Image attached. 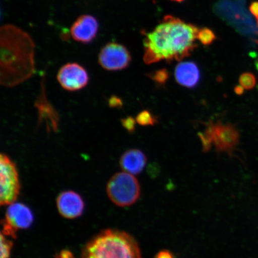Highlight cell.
Wrapping results in <instances>:
<instances>
[{
  "instance_id": "6da1fadb",
  "label": "cell",
  "mask_w": 258,
  "mask_h": 258,
  "mask_svg": "<svg viewBox=\"0 0 258 258\" xmlns=\"http://www.w3.org/2000/svg\"><path fill=\"white\" fill-rule=\"evenodd\" d=\"M199 29L173 16H166L153 31L144 32V62L180 61L197 47Z\"/></svg>"
},
{
  "instance_id": "7a4b0ae2",
  "label": "cell",
  "mask_w": 258,
  "mask_h": 258,
  "mask_svg": "<svg viewBox=\"0 0 258 258\" xmlns=\"http://www.w3.org/2000/svg\"><path fill=\"white\" fill-rule=\"evenodd\" d=\"M0 34V82L3 86L13 88L35 73L34 44L27 32L14 25L3 26Z\"/></svg>"
},
{
  "instance_id": "3957f363",
  "label": "cell",
  "mask_w": 258,
  "mask_h": 258,
  "mask_svg": "<svg viewBox=\"0 0 258 258\" xmlns=\"http://www.w3.org/2000/svg\"><path fill=\"white\" fill-rule=\"evenodd\" d=\"M81 258H141L137 241L125 232L104 230L83 248Z\"/></svg>"
},
{
  "instance_id": "277c9868",
  "label": "cell",
  "mask_w": 258,
  "mask_h": 258,
  "mask_svg": "<svg viewBox=\"0 0 258 258\" xmlns=\"http://www.w3.org/2000/svg\"><path fill=\"white\" fill-rule=\"evenodd\" d=\"M106 192L115 205L126 207L137 202L140 198L141 188L136 177L124 172L112 176L106 186Z\"/></svg>"
},
{
  "instance_id": "5b68a950",
  "label": "cell",
  "mask_w": 258,
  "mask_h": 258,
  "mask_svg": "<svg viewBox=\"0 0 258 258\" xmlns=\"http://www.w3.org/2000/svg\"><path fill=\"white\" fill-rule=\"evenodd\" d=\"M0 204L11 205L17 200L21 185L16 164L6 154L0 156Z\"/></svg>"
},
{
  "instance_id": "8992f818",
  "label": "cell",
  "mask_w": 258,
  "mask_h": 258,
  "mask_svg": "<svg viewBox=\"0 0 258 258\" xmlns=\"http://www.w3.org/2000/svg\"><path fill=\"white\" fill-rule=\"evenodd\" d=\"M202 134L210 143L215 145L219 152L231 154L239 143V132L234 125L231 124L211 122Z\"/></svg>"
},
{
  "instance_id": "52a82bcc",
  "label": "cell",
  "mask_w": 258,
  "mask_h": 258,
  "mask_svg": "<svg viewBox=\"0 0 258 258\" xmlns=\"http://www.w3.org/2000/svg\"><path fill=\"white\" fill-rule=\"evenodd\" d=\"M33 221V214L28 206L20 203H13L9 205L2 222V233L15 238L16 231L30 228Z\"/></svg>"
},
{
  "instance_id": "ba28073f",
  "label": "cell",
  "mask_w": 258,
  "mask_h": 258,
  "mask_svg": "<svg viewBox=\"0 0 258 258\" xmlns=\"http://www.w3.org/2000/svg\"><path fill=\"white\" fill-rule=\"evenodd\" d=\"M132 57L123 45L111 42L106 44L100 51L98 62L103 69L115 72L124 70L130 64Z\"/></svg>"
},
{
  "instance_id": "9c48e42d",
  "label": "cell",
  "mask_w": 258,
  "mask_h": 258,
  "mask_svg": "<svg viewBox=\"0 0 258 258\" xmlns=\"http://www.w3.org/2000/svg\"><path fill=\"white\" fill-rule=\"evenodd\" d=\"M58 82L68 91H77L88 85L89 77L88 72L77 63H68L60 68L57 75Z\"/></svg>"
},
{
  "instance_id": "30bf717a",
  "label": "cell",
  "mask_w": 258,
  "mask_h": 258,
  "mask_svg": "<svg viewBox=\"0 0 258 258\" xmlns=\"http://www.w3.org/2000/svg\"><path fill=\"white\" fill-rule=\"evenodd\" d=\"M98 20L92 15L80 16L71 28V34L74 40L82 43H89L95 39L98 34Z\"/></svg>"
},
{
  "instance_id": "8fae6325",
  "label": "cell",
  "mask_w": 258,
  "mask_h": 258,
  "mask_svg": "<svg viewBox=\"0 0 258 258\" xmlns=\"http://www.w3.org/2000/svg\"><path fill=\"white\" fill-rule=\"evenodd\" d=\"M57 208L59 214L67 219H75L82 215L85 203L78 193L73 191L62 192L58 196Z\"/></svg>"
},
{
  "instance_id": "7c38bea8",
  "label": "cell",
  "mask_w": 258,
  "mask_h": 258,
  "mask_svg": "<svg viewBox=\"0 0 258 258\" xmlns=\"http://www.w3.org/2000/svg\"><path fill=\"white\" fill-rule=\"evenodd\" d=\"M38 111V121L45 122L48 131L57 132L59 126V117L57 112L47 100L43 88L35 104Z\"/></svg>"
},
{
  "instance_id": "4fadbf2b",
  "label": "cell",
  "mask_w": 258,
  "mask_h": 258,
  "mask_svg": "<svg viewBox=\"0 0 258 258\" xmlns=\"http://www.w3.org/2000/svg\"><path fill=\"white\" fill-rule=\"evenodd\" d=\"M177 83L187 88H193L198 85L201 72L197 64L193 62H183L177 64L175 70Z\"/></svg>"
},
{
  "instance_id": "5bb4252c",
  "label": "cell",
  "mask_w": 258,
  "mask_h": 258,
  "mask_svg": "<svg viewBox=\"0 0 258 258\" xmlns=\"http://www.w3.org/2000/svg\"><path fill=\"white\" fill-rule=\"evenodd\" d=\"M147 159L145 154L140 150L131 149L125 151L120 160V166L124 172L138 175L143 172L146 165Z\"/></svg>"
},
{
  "instance_id": "9a60e30c",
  "label": "cell",
  "mask_w": 258,
  "mask_h": 258,
  "mask_svg": "<svg viewBox=\"0 0 258 258\" xmlns=\"http://www.w3.org/2000/svg\"><path fill=\"white\" fill-rule=\"evenodd\" d=\"M138 123L143 126L154 125L158 123V118L149 110H143L139 113L136 118Z\"/></svg>"
},
{
  "instance_id": "2e32d148",
  "label": "cell",
  "mask_w": 258,
  "mask_h": 258,
  "mask_svg": "<svg viewBox=\"0 0 258 258\" xmlns=\"http://www.w3.org/2000/svg\"><path fill=\"white\" fill-rule=\"evenodd\" d=\"M216 35L211 29L203 28L199 29L197 38L205 46H209L216 40Z\"/></svg>"
},
{
  "instance_id": "e0dca14e",
  "label": "cell",
  "mask_w": 258,
  "mask_h": 258,
  "mask_svg": "<svg viewBox=\"0 0 258 258\" xmlns=\"http://www.w3.org/2000/svg\"><path fill=\"white\" fill-rule=\"evenodd\" d=\"M148 77L159 85H164L169 78V73L166 69H160L148 74Z\"/></svg>"
},
{
  "instance_id": "ac0fdd59",
  "label": "cell",
  "mask_w": 258,
  "mask_h": 258,
  "mask_svg": "<svg viewBox=\"0 0 258 258\" xmlns=\"http://www.w3.org/2000/svg\"><path fill=\"white\" fill-rule=\"evenodd\" d=\"M239 83L244 89L251 90L256 85V77L252 73H244L240 76Z\"/></svg>"
},
{
  "instance_id": "d6986e66",
  "label": "cell",
  "mask_w": 258,
  "mask_h": 258,
  "mask_svg": "<svg viewBox=\"0 0 258 258\" xmlns=\"http://www.w3.org/2000/svg\"><path fill=\"white\" fill-rule=\"evenodd\" d=\"M13 247L11 240L6 238L5 235L1 234V256L0 258H10Z\"/></svg>"
},
{
  "instance_id": "ffe728a7",
  "label": "cell",
  "mask_w": 258,
  "mask_h": 258,
  "mask_svg": "<svg viewBox=\"0 0 258 258\" xmlns=\"http://www.w3.org/2000/svg\"><path fill=\"white\" fill-rule=\"evenodd\" d=\"M121 123L122 127H123L128 133H134L135 131V126H136V121H135L133 117L128 116V117L126 118H122Z\"/></svg>"
},
{
  "instance_id": "44dd1931",
  "label": "cell",
  "mask_w": 258,
  "mask_h": 258,
  "mask_svg": "<svg viewBox=\"0 0 258 258\" xmlns=\"http://www.w3.org/2000/svg\"><path fill=\"white\" fill-rule=\"evenodd\" d=\"M108 104L110 107L115 108H120L123 105L121 98L117 96H111L109 99Z\"/></svg>"
},
{
  "instance_id": "7402d4cb",
  "label": "cell",
  "mask_w": 258,
  "mask_h": 258,
  "mask_svg": "<svg viewBox=\"0 0 258 258\" xmlns=\"http://www.w3.org/2000/svg\"><path fill=\"white\" fill-rule=\"evenodd\" d=\"M249 11L251 15H253L256 20V24L258 26V2H254L251 3Z\"/></svg>"
},
{
  "instance_id": "603a6c76",
  "label": "cell",
  "mask_w": 258,
  "mask_h": 258,
  "mask_svg": "<svg viewBox=\"0 0 258 258\" xmlns=\"http://www.w3.org/2000/svg\"><path fill=\"white\" fill-rule=\"evenodd\" d=\"M156 258H174L173 254L167 250H163L157 254Z\"/></svg>"
},
{
  "instance_id": "cb8c5ba5",
  "label": "cell",
  "mask_w": 258,
  "mask_h": 258,
  "mask_svg": "<svg viewBox=\"0 0 258 258\" xmlns=\"http://www.w3.org/2000/svg\"><path fill=\"white\" fill-rule=\"evenodd\" d=\"M58 258H73L72 254L69 251H63L59 254Z\"/></svg>"
},
{
  "instance_id": "d4e9b609",
  "label": "cell",
  "mask_w": 258,
  "mask_h": 258,
  "mask_svg": "<svg viewBox=\"0 0 258 258\" xmlns=\"http://www.w3.org/2000/svg\"><path fill=\"white\" fill-rule=\"evenodd\" d=\"M244 89L241 86H237L235 87L234 92L237 95H242L244 93Z\"/></svg>"
},
{
  "instance_id": "484cf974",
  "label": "cell",
  "mask_w": 258,
  "mask_h": 258,
  "mask_svg": "<svg viewBox=\"0 0 258 258\" xmlns=\"http://www.w3.org/2000/svg\"><path fill=\"white\" fill-rule=\"evenodd\" d=\"M172 1L176 2H182L184 1V0H172Z\"/></svg>"
}]
</instances>
